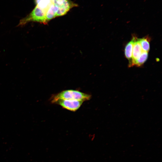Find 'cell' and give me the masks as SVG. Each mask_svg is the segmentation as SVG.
Instances as JSON below:
<instances>
[{"label": "cell", "instance_id": "6da1fadb", "mask_svg": "<svg viewBox=\"0 0 162 162\" xmlns=\"http://www.w3.org/2000/svg\"><path fill=\"white\" fill-rule=\"evenodd\" d=\"M91 95L78 90H68L62 91L51 97V102L53 103L59 99H68L77 100L85 101L90 100Z\"/></svg>", "mask_w": 162, "mask_h": 162}, {"label": "cell", "instance_id": "7a4b0ae2", "mask_svg": "<svg viewBox=\"0 0 162 162\" xmlns=\"http://www.w3.org/2000/svg\"><path fill=\"white\" fill-rule=\"evenodd\" d=\"M46 13L36 6L29 14L20 20L18 26H23L31 21L46 24Z\"/></svg>", "mask_w": 162, "mask_h": 162}, {"label": "cell", "instance_id": "3957f363", "mask_svg": "<svg viewBox=\"0 0 162 162\" xmlns=\"http://www.w3.org/2000/svg\"><path fill=\"white\" fill-rule=\"evenodd\" d=\"M83 102L82 101L59 99L55 101L53 103L58 104L68 110L75 111L79 108Z\"/></svg>", "mask_w": 162, "mask_h": 162}, {"label": "cell", "instance_id": "277c9868", "mask_svg": "<svg viewBox=\"0 0 162 162\" xmlns=\"http://www.w3.org/2000/svg\"><path fill=\"white\" fill-rule=\"evenodd\" d=\"M76 6L75 4L70 0H66L63 4L58 7L56 16L64 15L71 8Z\"/></svg>", "mask_w": 162, "mask_h": 162}, {"label": "cell", "instance_id": "5b68a950", "mask_svg": "<svg viewBox=\"0 0 162 162\" xmlns=\"http://www.w3.org/2000/svg\"><path fill=\"white\" fill-rule=\"evenodd\" d=\"M143 51L139 42L138 39L136 37L133 46L131 67L133 66L134 62Z\"/></svg>", "mask_w": 162, "mask_h": 162}, {"label": "cell", "instance_id": "8992f818", "mask_svg": "<svg viewBox=\"0 0 162 162\" xmlns=\"http://www.w3.org/2000/svg\"><path fill=\"white\" fill-rule=\"evenodd\" d=\"M136 38V37L133 36L131 40L127 44L124 50L125 55L128 60L129 67H131L132 66L133 48Z\"/></svg>", "mask_w": 162, "mask_h": 162}, {"label": "cell", "instance_id": "52a82bcc", "mask_svg": "<svg viewBox=\"0 0 162 162\" xmlns=\"http://www.w3.org/2000/svg\"><path fill=\"white\" fill-rule=\"evenodd\" d=\"M58 7L54 3L52 4L47 10L46 14V20L47 22L56 16Z\"/></svg>", "mask_w": 162, "mask_h": 162}, {"label": "cell", "instance_id": "ba28073f", "mask_svg": "<svg viewBox=\"0 0 162 162\" xmlns=\"http://www.w3.org/2000/svg\"><path fill=\"white\" fill-rule=\"evenodd\" d=\"M139 42L142 50L148 52L150 50V38L148 36L138 39Z\"/></svg>", "mask_w": 162, "mask_h": 162}, {"label": "cell", "instance_id": "9c48e42d", "mask_svg": "<svg viewBox=\"0 0 162 162\" xmlns=\"http://www.w3.org/2000/svg\"><path fill=\"white\" fill-rule=\"evenodd\" d=\"M54 4V0H41L36 6L45 12H46L51 6Z\"/></svg>", "mask_w": 162, "mask_h": 162}, {"label": "cell", "instance_id": "30bf717a", "mask_svg": "<svg viewBox=\"0 0 162 162\" xmlns=\"http://www.w3.org/2000/svg\"><path fill=\"white\" fill-rule=\"evenodd\" d=\"M148 57V52L143 51L134 62L133 66L140 67L142 66L147 60Z\"/></svg>", "mask_w": 162, "mask_h": 162}, {"label": "cell", "instance_id": "8fae6325", "mask_svg": "<svg viewBox=\"0 0 162 162\" xmlns=\"http://www.w3.org/2000/svg\"><path fill=\"white\" fill-rule=\"evenodd\" d=\"M67 0H54V4L58 7L63 4Z\"/></svg>", "mask_w": 162, "mask_h": 162}, {"label": "cell", "instance_id": "7c38bea8", "mask_svg": "<svg viewBox=\"0 0 162 162\" xmlns=\"http://www.w3.org/2000/svg\"><path fill=\"white\" fill-rule=\"evenodd\" d=\"M41 0H34L35 4H37Z\"/></svg>", "mask_w": 162, "mask_h": 162}]
</instances>
